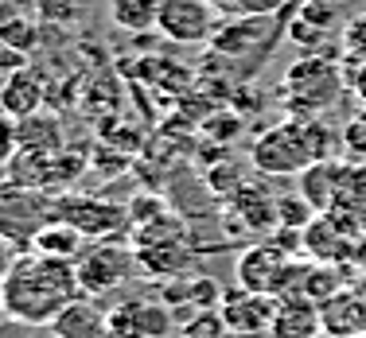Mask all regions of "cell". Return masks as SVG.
<instances>
[{
	"instance_id": "74e56055",
	"label": "cell",
	"mask_w": 366,
	"mask_h": 338,
	"mask_svg": "<svg viewBox=\"0 0 366 338\" xmlns=\"http://www.w3.org/2000/svg\"><path fill=\"white\" fill-rule=\"evenodd\" d=\"M230 338H249V334H230Z\"/></svg>"
},
{
	"instance_id": "ffe728a7",
	"label": "cell",
	"mask_w": 366,
	"mask_h": 338,
	"mask_svg": "<svg viewBox=\"0 0 366 338\" xmlns=\"http://www.w3.org/2000/svg\"><path fill=\"white\" fill-rule=\"evenodd\" d=\"M261 20H269V16H238V20H230V24H219V31L211 36V51L230 55V58H242V55H249V51H257L261 31H265Z\"/></svg>"
},
{
	"instance_id": "603a6c76",
	"label": "cell",
	"mask_w": 366,
	"mask_h": 338,
	"mask_svg": "<svg viewBox=\"0 0 366 338\" xmlns=\"http://www.w3.org/2000/svg\"><path fill=\"white\" fill-rule=\"evenodd\" d=\"M312 218H316V210L308 206V198H304L300 190H296V195H277V230L300 233Z\"/></svg>"
},
{
	"instance_id": "d4e9b609",
	"label": "cell",
	"mask_w": 366,
	"mask_h": 338,
	"mask_svg": "<svg viewBox=\"0 0 366 338\" xmlns=\"http://www.w3.org/2000/svg\"><path fill=\"white\" fill-rule=\"evenodd\" d=\"M246 183H249V179L242 175V168H238V163H230V160H226V163L219 160L211 171H207V187H211L214 195H226V203H230V198L238 195Z\"/></svg>"
},
{
	"instance_id": "f546056e",
	"label": "cell",
	"mask_w": 366,
	"mask_h": 338,
	"mask_svg": "<svg viewBox=\"0 0 366 338\" xmlns=\"http://www.w3.org/2000/svg\"><path fill=\"white\" fill-rule=\"evenodd\" d=\"M24 253H28V249H24L20 241L8 237V233H0V284L12 276V268H16V261H20Z\"/></svg>"
},
{
	"instance_id": "7a4b0ae2",
	"label": "cell",
	"mask_w": 366,
	"mask_h": 338,
	"mask_svg": "<svg viewBox=\"0 0 366 338\" xmlns=\"http://www.w3.org/2000/svg\"><path fill=\"white\" fill-rule=\"evenodd\" d=\"M347 86V74L339 71V63L331 58H316V55H304L300 63H292L285 71V98H289V109L292 117H316L335 106V98L343 93Z\"/></svg>"
},
{
	"instance_id": "2e32d148",
	"label": "cell",
	"mask_w": 366,
	"mask_h": 338,
	"mask_svg": "<svg viewBox=\"0 0 366 338\" xmlns=\"http://www.w3.org/2000/svg\"><path fill=\"white\" fill-rule=\"evenodd\" d=\"M43 101H47V86H43V78L31 66H24V71L8 74L0 82V113H8L12 121L36 117L43 109Z\"/></svg>"
},
{
	"instance_id": "9a60e30c",
	"label": "cell",
	"mask_w": 366,
	"mask_h": 338,
	"mask_svg": "<svg viewBox=\"0 0 366 338\" xmlns=\"http://www.w3.org/2000/svg\"><path fill=\"white\" fill-rule=\"evenodd\" d=\"M320 323L331 338H355L366 334V292L343 288L339 296L320 303Z\"/></svg>"
},
{
	"instance_id": "f1b7e54d",
	"label": "cell",
	"mask_w": 366,
	"mask_h": 338,
	"mask_svg": "<svg viewBox=\"0 0 366 338\" xmlns=\"http://www.w3.org/2000/svg\"><path fill=\"white\" fill-rule=\"evenodd\" d=\"M343 144H347V155H355V160H366V113H359L355 121H347L343 128Z\"/></svg>"
},
{
	"instance_id": "30bf717a",
	"label": "cell",
	"mask_w": 366,
	"mask_h": 338,
	"mask_svg": "<svg viewBox=\"0 0 366 338\" xmlns=\"http://www.w3.org/2000/svg\"><path fill=\"white\" fill-rule=\"evenodd\" d=\"M281 299L265 296V292H246V288H230L222 296V319L230 327V334H249V338H269L273 319Z\"/></svg>"
},
{
	"instance_id": "277c9868",
	"label": "cell",
	"mask_w": 366,
	"mask_h": 338,
	"mask_svg": "<svg viewBox=\"0 0 366 338\" xmlns=\"http://www.w3.org/2000/svg\"><path fill=\"white\" fill-rule=\"evenodd\" d=\"M249 163L269 179L300 175L312 163V152H308V144H304V121L289 117V121H281V125L265 128L254 140V148H249Z\"/></svg>"
},
{
	"instance_id": "9c48e42d",
	"label": "cell",
	"mask_w": 366,
	"mask_h": 338,
	"mask_svg": "<svg viewBox=\"0 0 366 338\" xmlns=\"http://www.w3.org/2000/svg\"><path fill=\"white\" fill-rule=\"evenodd\" d=\"M176 315L164 299H121L109 307V338H168Z\"/></svg>"
},
{
	"instance_id": "484cf974",
	"label": "cell",
	"mask_w": 366,
	"mask_h": 338,
	"mask_svg": "<svg viewBox=\"0 0 366 338\" xmlns=\"http://www.w3.org/2000/svg\"><path fill=\"white\" fill-rule=\"evenodd\" d=\"M36 28H31L28 20H4L0 24V47H12V51H24V55H31V47H36Z\"/></svg>"
},
{
	"instance_id": "44dd1931",
	"label": "cell",
	"mask_w": 366,
	"mask_h": 338,
	"mask_svg": "<svg viewBox=\"0 0 366 338\" xmlns=\"http://www.w3.org/2000/svg\"><path fill=\"white\" fill-rule=\"evenodd\" d=\"M16 140L20 148H39V152H63V125L59 117L36 113V117L16 121Z\"/></svg>"
},
{
	"instance_id": "d6986e66",
	"label": "cell",
	"mask_w": 366,
	"mask_h": 338,
	"mask_svg": "<svg viewBox=\"0 0 366 338\" xmlns=\"http://www.w3.org/2000/svg\"><path fill=\"white\" fill-rule=\"evenodd\" d=\"M90 245L86 241V233H78L71 222H63V218H51V222H43L39 230H36V237H31V253H43V257H59V261H78V253Z\"/></svg>"
},
{
	"instance_id": "7402d4cb",
	"label": "cell",
	"mask_w": 366,
	"mask_h": 338,
	"mask_svg": "<svg viewBox=\"0 0 366 338\" xmlns=\"http://www.w3.org/2000/svg\"><path fill=\"white\" fill-rule=\"evenodd\" d=\"M164 0H109V20L121 31H152Z\"/></svg>"
},
{
	"instance_id": "4dcf8cb0",
	"label": "cell",
	"mask_w": 366,
	"mask_h": 338,
	"mask_svg": "<svg viewBox=\"0 0 366 338\" xmlns=\"http://www.w3.org/2000/svg\"><path fill=\"white\" fill-rule=\"evenodd\" d=\"M16 152H20V140H16V121L8 117V113H0V168H8Z\"/></svg>"
},
{
	"instance_id": "6da1fadb",
	"label": "cell",
	"mask_w": 366,
	"mask_h": 338,
	"mask_svg": "<svg viewBox=\"0 0 366 338\" xmlns=\"http://www.w3.org/2000/svg\"><path fill=\"white\" fill-rule=\"evenodd\" d=\"M78 296H86V292L78 284L74 261L43 257L31 249L16 261L12 276L0 284V307L20 327H51Z\"/></svg>"
},
{
	"instance_id": "836d02e7",
	"label": "cell",
	"mask_w": 366,
	"mask_h": 338,
	"mask_svg": "<svg viewBox=\"0 0 366 338\" xmlns=\"http://www.w3.org/2000/svg\"><path fill=\"white\" fill-rule=\"evenodd\" d=\"M24 66H28V55H24V51H12V47H0V71L16 74V71H24Z\"/></svg>"
},
{
	"instance_id": "d6a6232c",
	"label": "cell",
	"mask_w": 366,
	"mask_h": 338,
	"mask_svg": "<svg viewBox=\"0 0 366 338\" xmlns=\"http://www.w3.org/2000/svg\"><path fill=\"white\" fill-rule=\"evenodd\" d=\"M347 90L359 98V106L366 109V63H351L347 66Z\"/></svg>"
},
{
	"instance_id": "83f0119b",
	"label": "cell",
	"mask_w": 366,
	"mask_h": 338,
	"mask_svg": "<svg viewBox=\"0 0 366 338\" xmlns=\"http://www.w3.org/2000/svg\"><path fill=\"white\" fill-rule=\"evenodd\" d=\"M160 214H168V206H164V195H152V190H144V195H137L133 203H129V218H133V225H144V222L160 218Z\"/></svg>"
},
{
	"instance_id": "cb8c5ba5",
	"label": "cell",
	"mask_w": 366,
	"mask_h": 338,
	"mask_svg": "<svg viewBox=\"0 0 366 338\" xmlns=\"http://www.w3.org/2000/svg\"><path fill=\"white\" fill-rule=\"evenodd\" d=\"M179 338H230V327H226L222 311H195L187 323H179Z\"/></svg>"
},
{
	"instance_id": "4316f807",
	"label": "cell",
	"mask_w": 366,
	"mask_h": 338,
	"mask_svg": "<svg viewBox=\"0 0 366 338\" xmlns=\"http://www.w3.org/2000/svg\"><path fill=\"white\" fill-rule=\"evenodd\" d=\"M343 51L347 63H366V12L343 24Z\"/></svg>"
},
{
	"instance_id": "8fae6325",
	"label": "cell",
	"mask_w": 366,
	"mask_h": 338,
	"mask_svg": "<svg viewBox=\"0 0 366 338\" xmlns=\"http://www.w3.org/2000/svg\"><path fill=\"white\" fill-rule=\"evenodd\" d=\"M133 249H137V265H141V272H144V276H156V280L187 276L191 257H195V245H191V237L133 241Z\"/></svg>"
},
{
	"instance_id": "5bb4252c",
	"label": "cell",
	"mask_w": 366,
	"mask_h": 338,
	"mask_svg": "<svg viewBox=\"0 0 366 338\" xmlns=\"http://www.w3.org/2000/svg\"><path fill=\"white\" fill-rule=\"evenodd\" d=\"M343 175H347V163L316 160V163H308V168L296 175V183H300V195L308 198L312 210L327 214V210H335L339 195H343Z\"/></svg>"
},
{
	"instance_id": "e0dca14e",
	"label": "cell",
	"mask_w": 366,
	"mask_h": 338,
	"mask_svg": "<svg viewBox=\"0 0 366 338\" xmlns=\"http://www.w3.org/2000/svg\"><path fill=\"white\" fill-rule=\"evenodd\" d=\"M47 331L55 338H109V311H98L90 296H78Z\"/></svg>"
},
{
	"instance_id": "52a82bcc",
	"label": "cell",
	"mask_w": 366,
	"mask_h": 338,
	"mask_svg": "<svg viewBox=\"0 0 366 338\" xmlns=\"http://www.w3.org/2000/svg\"><path fill=\"white\" fill-rule=\"evenodd\" d=\"M362 233L366 230L359 222L343 218L339 210L316 214V218L300 230V257H308V261H324V265H347Z\"/></svg>"
},
{
	"instance_id": "7c38bea8",
	"label": "cell",
	"mask_w": 366,
	"mask_h": 338,
	"mask_svg": "<svg viewBox=\"0 0 366 338\" xmlns=\"http://www.w3.org/2000/svg\"><path fill=\"white\" fill-rule=\"evenodd\" d=\"M335 24H339V4L335 0H300V4L292 8V16H289L285 36H289L296 47H320V43L335 31Z\"/></svg>"
},
{
	"instance_id": "ba28073f",
	"label": "cell",
	"mask_w": 366,
	"mask_h": 338,
	"mask_svg": "<svg viewBox=\"0 0 366 338\" xmlns=\"http://www.w3.org/2000/svg\"><path fill=\"white\" fill-rule=\"evenodd\" d=\"M156 31L172 43H211L219 31V8L211 0H164Z\"/></svg>"
},
{
	"instance_id": "4fadbf2b",
	"label": "cell",
	"mask_w": 366,
	"mask_h": 338,
	"mask_svg": "<svg viewBox=\"0 0 366 338\" xmlns=\"http://www.w3.org/2000/svg\"><path fill=\"white\" fill-rule=\"evenodd\" d=\"M226 210L238 225L254 230L257 237H269V230H277V195L265 183H246L226 203Z\"/></svg>"
},
{
	"instance_id": "1f68e13d",
	"label": "cell",
	"mask_w": 366,
	"mask_h": 338,
	"mask_svg": "<svg viewBox=\"0 0 366 338\" xmlns=\"http://www.w3.org/2000/svg\"><path fill=\"white\" fill-rule=\"evenodd\" d=\"M289 0H234L238 16H277Z\"/></svg>"
},
{
	"instance_id": "8992f818",
	"label": "cell",
	"mask_w": 366,
	"mask_h": 338,
	"mask_svg": "<svg viewBox=\"0 0 366 338\" xmlns=\"http://www.w3.org/2000/svg\"><path fill=\"white\" fill-rule=\"evenodd\" d=\"M55 218L71 222L78 233H86V241H106L125 233L133 218L129 206H117L109 198H94V195H55Z\"/></svg>"
},
{
	"instance_id": "f35d334b",
	"label": "cell",
	"mask_w": 366,
	"mask_h": 338,
	"mask_svg": "<svg viewBox=\"0 0 366 338\" xmlns=\"http://www.w3.org/2000/svg\"><path fill=\"white\" fill-rule=\"evenodd\" d=\"M355 338H366V334H355Z\"/></svg>"
},
{
	"instance_id": "5b68a950",
	"label": "cell",
	"mask_w": 366,
	"mask_h": 338,
	"mask_svg": "<svg viewBox=\"0 0 366 338\" xmlns=\"http://www.w3.org/2000/svg\"><path fill=\"white\" fill-rule=\"evenodd\" d=\"M300 249V233H277V237H257L254 245H246V253L238 257V288L246 292H265L273 296L281 272L289 268L292 253Z\"/></svg>"
},
{
	"instance_id": "3957f363",
	"label": "cell",
	"mask_w": 366,
	"mask_h": 338,
	"mask_svg": "<svg viewBox=\"0 0 366 338\" xmlns=\"http://www.w3.org/2000/svg\"><path fill=\"white\" fill-rule=\"evenodd\" d=\"M78 284H82L86 296H106L117 292L133 280V272H141L137 265V249L125 245L121 237H106V241H90V245L78 253Z\"/></svg>"
},
{
	"instance_id": "8d00e7d4",
	"label": "cell",
	"mask_w": 366,
	"mask_h": 338,
	"mask_svg": "<svg viewBox=\"0 0 366 338\" xmlns=\"http://www.w3.org/2000/svg\"><path fill=\"white\" fill-rule=\"evenodd\" d=\"M4 323H12V319L4 315V307H0V331H4Z\"/></svg>"
},
{
	"instance_id": "e575fe53",
	"label": "cell",
	"mask_w": 366,
	"mask_h": 338,
	"mask_svg": "<svg viewBox=\"0 0 366 338\" xmlns=\"http://www.w3.org/2000/svg\"><path fill=\"white\" fill-rule=\"evenodd\" d=\"M351 268H355V276L366 280V233L359 237V245H355V253H351Z\"/></svg>"
},
{
	"instance_id": "ac0fdd59",
	"label": "cell",
	"mask_w": 366,
	"mask_h": 338,
	"mask_svg": "<svg viewBox=\"0 0 366 338\" xmlns=\"http://www.w3.org/2000/svg\"><path fill=\"white\" fill-rule=\"evenodd\" d=\"M320 334H324V323H320V303H312L304 296L281 299L269 338H320Z\"/></svg>"
},
{
	"instance_id": "d590c367",
	"label": "cell",
	"mask_w": 366,
	"mask_h": 338,
	"mask_svg": "<svg viewBox=\"0 0 366 338\" xmlns=\"http://www.w3.org/2000/svg\"><path fill=\"white\" fill-rule=\"evenodd\" d=\"M211 4L214 8H230V12H234V0H211Z\"/></svg>"
}]
</instances>
